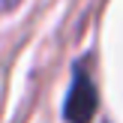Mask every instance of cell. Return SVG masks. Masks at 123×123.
<instances>
[{"label": "cell", "mask_w": 123, "mask_h": 123, "mask_svg": "<svg viewBox=\"0 0 123 123\" xmlns=\"http://www.w3.org/2000/svg\"><path fill=\"white\" fill-rule=\"evenodd\" d=\"M96 105H99V93H96V87H93V81H90V75L78 69L75 78H72L69 96H66L63 117L69 120V123H87L90 117H93Z\"/></svg>", "instance_id": "1"}]
</instances>
